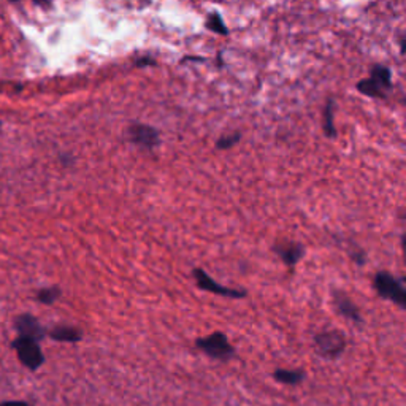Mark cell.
Wrapping results in <instances>:
<instances>
[{"instance_id": "cell-16", "label": "cell", "mask_w": 406, "mask_h": 406, "mask_svg": "<svg viewBox=\"0 0 406 406\" xmlns=\"http://www.w3.org/2000/svg\"><path fill=\"white\" fill-rule=\"evenodd\" d=\"M324 129H326L327 137H335V127H333V100H328L326 107V122H324Z\"/></svg>"}, {"instance_id": "cell-20", "label": "cell", "mask_w": 406, "mask_h": 406, "mask_svg": "<svg viewBox=\"0 0 406 406\" xmlns=\"http://www.w3.org/2000/svg\"><path fill=\"white\" fill-rule=\"evenodd\" d=\"M0 406H32V405L22 402V400H11V402H2Z\"/></svg>"}, {"instance_id": "cell-8", "label": "cell", "mask_w": 406, "mask_h": 406, "mask_svg": "<svg viewBox=\"0 0 406 406\" xmlns=\"http://www.w3.org/2000/svg\"><path fill=\"white\" fill-rule=\"evenodd\" d=\"M127 133L131 141H133V143L138 146H143V148L152 150L161 143V135H159V131H156V129L151 126L132 124L131 127H129Z\"/></svg>"}, {"instance_id": "cell-9", "label": "cell", "mask_w": 406, "mask_h": 406, "mask_svg": "<svg viewBox=\"0 0 406 406\" xmlns=\"http://www.w3.org/2000/svg\"><path fill=\"white\" fill-rule=\"evenodd\" d=\"M273 252L278 256L286 267L293 268L297 263L302 261L305 256L303 245L296 243V241H280V243L273 245Z\"/></svg>"}, {"instance_id": "cell-7", "label": "cell", "mask_w": 406, "mask_h": 406, "mask_svg": "<svg viewBox=\"0 0 406 406\" xmlns=\"http://www.w3.org/2000/svg\"><path fill=\"white\" fill-rule=\"evenodd\" d=\"M15 328L20 337H26V338H32L35 341H42L48 332H46V328L40 324V321L37 317L24 313L21 316H17L15 319Z\"/></svg>"}, {"instance_id": "cell-11", "label": "cell", "mask_w": 406, "mask_h": 406, "mask_svg": "<svg viewBox=\"0 0 406 406\" xmlns=\"http://www.w3.org/2000/svg\"><path fill=\"white\" fill-rule=\"evenodd\" d=\"M273 379L282 386H300L305 379H307V373L298 368L296 370L276 368L273 372Z\"/></svg>"}, {"instance_id": "cell-21", "label": "cell", "mask_w": 406, "mask_h": 406, "mask_svg": "<svg viewBox=\"0 0 406 406\" xmlns=\"http://www.w3.org/2000/svg\"><path fill=\"white\" fill-rule=\"evenodd\" d=\"M35 3L38 5V7L42 8H50L51 7V0H34Z\"/></svg>"}, {"instance_id": "cell-22", "label": "cell", "mask_w": 406, "mask_h": 406, "mask_svg": "<svg viewBox=\"0 0 406 406\" xmlns=\"http://www.w3.org/2000/svg\"><path fill=\"white\" fill-rule=\"evenodd\" d=\"M11 2H20V0H11Z\"/></svg>"}, {"instance_id": "cell-13", "label": "cell", "mask_w": 406, "mask_h": 406, "mask_svg": "<svg viewBox=\"0 0 406 406\" xmlns=\"http://www.w3.org/2000/svg\"><path fill=\"white\" fill-rule=\"evenodd\" d=\"M372 80L378 83L384 89H389L392 86V73L391 70L384 66H375L372 70Z\"/></svg>"}, {"instance_id": "cell-5", "label": "cell", "mask_w": 406, "mask_h": 406, "mask_svg": "<svg viewBox=\"0 0 406 406\" xmlns=\"http://www.w3.org/2000/svg\"><path fill=\"white\" fill-rule=\"evenodd\" d=\"M192 276L197 282L198 289H202L205 292L215 293V296L226 297V298H235V300L248 297V292H246L245 289H235V287H227V286L219 284V282L211 278V276L205 272L203 268H194Z\"/></svg>"}, {"instance_id": "cell-12", "label": "cell", "mask_w": 406, "mask_h": 406, "mask_svg": "<svg viewBox=\"0 0 406 406\" xmlns=\"http://www.w3.org/2000/svg\"><path fill=\"white\" fill-rule=\"evenodd\" d=\"M62 296V291L59 286H50V287H43L37 292V300L42 305H55L59 298Z\"/></svg>"}, {"instance_id": "cell-2", "label": "cell", "mask_w": 406, "mask_h": 406, "mask_svg": "<svg viewBox=\"0 0 406 406\" xmlns=\"http://www.w3.org/2000/svg\"><path fill=\"white\" fill-rule=\"evenodd\" d=\"M196 348L203 352L205 356L217 362H229L232 361L237 354V351L229 341L227 335L224 332H213L207 335V337H200L196 340Z\"/></svg>"}, {"instance_id": "cell-15", "label": "cell", "mask_w": 406, "mask_h": 406, "mask_svg": "<svg viewBox=\"0 0 406 406\" xmlns=\"http://www.w3.org/2000/svg\"><path fill=\"white\" fill-rule=\"evenodd\" d=\"M207 27L210 29V31L217 32V34H221V35H227V34H229L227 27H226V24H224V21L221 20V16L217 15V13L210 15L208 21H207Z\"/></svg>"}, {"instance_id": "cell-17", "label": "cell", "mask_w": 406, "mask_h": 406, "mask_svg": "<svg viewBox=\"0 0 406 406\" xmlns=\"http://www.w3.org/2000/svg\"><path fill=\"white\" fill-rule=\"evenodd\" d=\"M241 138V135L238 132H235L232 135H224V137H221L219 140L216 141V148L217 150H229L232 148L233 145H237Z\"/></svg>"}, {"instance_id": "cell-10", "label": "cell", "mask_w": 406, "mask_h": 406, "mask_svg": "<svg viewBox=\"0 0 406 406\" xmlns=\"http://www.w3.org/2000/svg\"><path fill=\"white\" fill-rule=\"evenodd\" d=\"M48 337L59 343H80L83 340V331L75 326H67V324H61V326L52 327L48 332Z\"/></svg>"}, {"instance_id": "cell-14", "label": "cell", "mask_w": 406, "mask_h": 406, "mask_svg": "<svg viewBox=\"0 0 406 406\" xmlns=\"http://www.w3.org/2000/svg\"><path fill=\"white\" fill-rule=\"evenodd\" d=\"M357 89L368 97H384V94H386L384 87H381L378 83H375L372 78L362 80L361 83L357 85Z\"/></svg>"}, {"instance_id": "cell-19", "label": "cell", "mask_w": 406, "mask_h": 406, "mask_svg": "<svg viewBox=\"0 0 406 406\" xmlns=\"http://www.w3.org/2000/svg\"><path fill=\"white\" fill-rule=\"evenodd\" d=\"M154 59L151 57H146V59H138L137 62H135V66L137 67H146V66H154Z\"/></svg>"}, {"instance_id": "cell-18", "label": "cell", "mask_w": 406, "mask_h": 406, "mask_svg": "<svg viewBox=\"0 0 406 406\" xmlns=\"http://www.w3.org/2000/svg\"><path fill=\"white\" fill-rule=\"evenodd\" d=\"M351 257H352V261H354L357 266H363L365 263V252L363 251H361V249H356V251H351Z\"/></svg>"}, {"instance_id": "cell-6", "label": "cell", "mask_w": 406, "mask_h": 406, "mask_svg": "<svg viewBox=\"0 0 406 406\" xmlns=\"http://www.w3.org/2000/svg\"><path fill=\"white\" fill-rule=\"evenodd\" d=\"M332 303L337 313L354 324H363V316L348 293L343 291H335L332 293Z\"/></svg>"}, {"instance_id": "cell-1", "label": "cell", "mask_w": 406, "mask_h": 406, "mask_svg": "<svg viewBox=\"0 0 406 406\" xmlns=\"http://www.w3.org/2000/svg\"><path fill=\"white\" fill-rule=\"evenodd\" d=\"M316 354L326 358V361H335L340 358L348 346V338L340 328H328V331L317 332L313 338Z\"/></svg>"}, {"instance_id": "cell-4", "label": "cell", "mask_w": 406, "mask_h": 406, "mask_svg": "<svg viewBox=\"0 0 406 406\" xmlns=\"http://www.w3.org/2000/svg\"><path fill=\"white\" fill-rule=\"evenodd\" d=\"M11 348L16 351L20 362L24 365L31 372H37V370L45 363V356L38 341L26 337H17L11 341Z\"/></svg>"}, {"instance_id": "cell-3", "label": "cell", "mask_w": 406, "mask_h": 406, "mask_svg": "<svg viewBox=\"0 0 406 406\" xmlns=\"http://www.w3.org/2000/svg\"><path fill=\"white\" fill-rule=\"evenodd\" d=\"M373 286L381 298L389 300L400 310L406 308V289L403 278H397L389 272H378L375 275Z\"/></svg>"}]
</instances>
